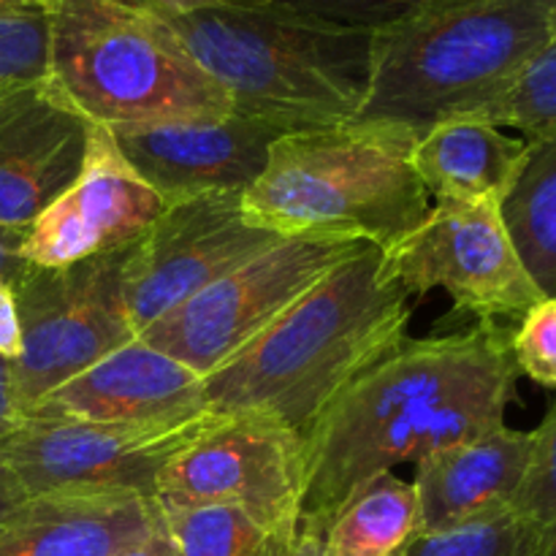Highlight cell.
<instances>
[{"label":"cell","instance_id":"obj_4","mask_svg":"<svg viewBox=\"0 0 556 556\" xmlns=\"http://www.w3.org/2000/svg\"><path fill=\"white\" fill-rule=\"evenodd\" d=\"M416 141L400 125L356 119L280 136L264 174L242 193L244 215L277 237L391 248L429 215L413 166Z\"/></svg>","mask_w":556,"mask_h":556},{"label":"cell","instance_id":"obj_29","mask_svg":"<svg viewBox=\"0 0 556 556\" xmlns=\"http://www.w3.org/2000/svg\"><path fill=\"white\" fill-rule=\"evenodd\" d=\"M22 348V324L11 282H0V358L14 362Z\"/></svg>","mask_w":556,"mask_h":556},{"label":"cell","instance_id":"obj_18","mask_svg":"<svg viewBox=\"0 0 556 556\" xmlns=\"http://www.w3.org/2000/svg\"><path fill=\"white\" fill-rule=\"evenodd\" d=\"M532 456V432L497 427L416 462L421 532H440L514 505Z\"/></svg>","mask_w":556,"mask_h":556},{"label":"cell","instance_id":"obj_26","mask_svg":"<svg viewBox=\"0 0 556 556\" xmlns=\"http://www.w3.org/2000/svg\"><path fill=\"white\" fill-rule=\"evenodd\" d=\"M49 74L47 14L0 20V92L9 87L41 81Z\"/></svg>","mask_w":556,"mask_h":556},{"label":"cell","instance_id":"obj_30","mask_svg":"<svg viewBox=\"0 0 556 556\" xmlns=\"http://www.w3.org/2000/svg\"><path fill=\"white\" fill-rule=\"evenodd\" d=\"M22 405L20 396H16V383H14V367L11 362L0 358V445L16 429V424L22 421Z\"/></svg>","mask_w":556,"mask_h":556},{"label":"cell","instance_id":"obj_14","mask_svg":"<svg viewBox=\"0 0 556 556\" xmlns=\"http://www.w3.org/2000/svg\"><path fill=\"white\" fill-rule=\"evenodd\" d=\"M134 172L163 204L210 193H244L264 174L269 150L286 130L231 112L112 130Z\"/></svg>","mask_w":556,"mask_h":556},{"label":"cell","instance_id":"obj_19","mask_svg":"<svg viewBox=\"0 0 556 556\" xmlns=\"http://www.w3.org/2000/svg\"><path fill=\"white\" fill-rule=\"evenodd\" d=\"M530 144L481 119H445L418 136L413 166L427 195L459 204L508 199L525 168Z\"/></svg>","mask_w":556,"mask_h":556},{"label":"cell","instance_id":"obj_2","mask_svg":"<svg viewBox=\"0 0 556 556\" xmlns=\"http://www.w3.org/2000/svg\"><path fill=\"white\" fill-rule=\"evenodd\" d=\"M410 296L367 244L204 378L217 416H264L304 438L337 396L407 337Z\"/></svg>","mask_w":556,"mask_h":556},{"label":"cell","instance_id":"obj_5","mask_svg":"<svg viewBox=\"0 0 556 556\" xmlns=\"http://www.w3.org/2000/svg\"><path fill=\"white\" fill-rule=\"evenodd\" d=\"M556 0H467L375 30L369 90L356 123L424 136L492 101L546 47Z\"/></svg>","mask_w":556,"mask_h":556},{"label":"cell","instance_id":"obj_28","mask_svg":"<svg viewBox=\"0 0 556 556\" xmlns=\"http://www.w3.org/2000/svg\"><path fill=\"white\" fill-rule=\"evenodd\" d=\"M510 348L521 375L556 391V296H543L521 315Z\"/></svg>","mask_w":556,"mask_h":556},{"label":"cell","instance_id":"obj_12","mask_svg":"<svg viewBox=\"0 0 556 556\" xmlns=\"http://www.w3.org/2000/svg\"><path fill=\"white\" fill-rule=\"evenodd\" d=\"M280 239L248 220L242 193H210L163 206L125 264L123 293L134 334Z\"/></svg>","mask_w":556,"mask_h":556},{"label":"cell","instance_id":"obj_25","mask_svg":"<svg viewBox=\"0 0 556 556\" xmlns=\"http://www.w3.org/2000/svg\"><path fill=\"white\" fill-rule=\"evenodd\" d=\"M514 510L527 521L543 556H556V396L541 427L532 429V456Z\"/></svg>","mask_w":556,"mask_h":556},{"label":"cell","instance_id":"obj_15","mask_svg":"<svg viewBox=\"0 0 556 556\" xmlns=\"http://www.w3.org/2000/svg\"><path fill=\"white\" fill-rule=\"evenodd\" d=\"M90 130L49 79L0 92V226L27 228L79 177Z\"/></svg>","mask_w":556,"mask_h":556},{"label":"cell","instance_id":"obj_32","mask_svg":"<svg viewBox=\"0 0 556 556\" xmlns=\"http://www.w3.org/2000/svg\"><path fill=\"white\" fill-rule=\"evenodd\" d=\"M27 497H30V494L22 489V483L16 481L14 472L0 462V532L11 525V519H14L16 510L25 505Z\"/></svg>","mask_w":556,"mask_h":556},{"label":"cell","instance_id":"obj_33","mask_svg":"<svg viewBox=\"0 0 556 556\" xmlns=\"http://www.w3.org/2000/svg\"><path fill=\"white\" fill-rule=\"evenodd\" d=\"M152 5L172 11H206V9H261L277 0H147Z\"/></svg>","mask_w":556,"mask_h":556},{"label":"cell","instance_id":"obj_21","mask_svg":"<svg viewBox=\"0 0 556 556\" xmlns=\"http://www.w3.org/2000/svg\"><path fill=\"white\" fill-rule=\"evenodd\" d=\"M500 212L525 269L543 296H556V136L530 144Z\"/></svg>","mask_w":556,"mask_h":556},{"label":"cell","instance_id":"obj_34","mask_svg":"<svg viewBox=\"0 0 556 556\" xmlns=\"http://www.w3.org/2000/svg\"><path fill=\"white\" fill-rule=\"evenodd\" d=\"M123 556H182V554H179V548L174 546V541L168 538L163 521H157V527L152 530V535L144 538L139 546H134L130 552H125Z\"/></svg>","mask_w":556,"mask_h":556},{"label":"cell","instance_id":"obj_6","mask_svg":"<svg viewBox=\"0 0 556 556\" xmlns=\"http://www.w3.org/2000/svg\"><path fill=\"white\" fill-rule=\"evenodd\" d=\"M49 85L92 125L231 114L226 90L141 0H49Z\"/></svg>","mask_w":556,"mask_h":556},{"label":"cell","instance_id":"obj_36","mask_svg":"<svg viewBox=\"0 0 556 556\" xmlns=\"http://www.w3.org/2000/svg\"><path fill=\"white\" fill-rule=\"evenodd\" d=\"M293 556H326L324 543H320L318 532L302 525V530H299L296 548H293Z\"/></svg>","mask_w":556,"mask_h":556},{"label":"cell","instance_id":"obj_3","mask_svg":"<svg viewBox=\"0 0 556 556\" xmlns=\"http://www.w3.org/2000/svg\"><path fill=\"white\" fill-rule=\"evenodd\" d=\"M150 5L190 58L226 90L231 112L286 134L345 125L372 76L375 30L337 25L277 3L172 11Z\"/></svg>","mask_w":556,"mask_h":556},{"label":"cell","instance_id":"obj_17","mask_svg":"<svg viewBox=\"0 0 556 556\" xmlns=\"http://www.w3.org/2000/svg\"><path fill=\"white\" fill-rule=\"evenodd\" d=\"M161 521L139 492L65 489L33 494L0 532V556H123Z\"/></svg>","mask_w":556,"mask_h":556},{"label":"cell","instance_id":"obj_7","mask_svg":"<svg viewBox=\"0 0 556 556\" xmlns=\"http://www.w3.org/2000/svg\"><path fill=\"white\" fill-rule=\"evenodd\" d=\"M364 248L367 242L334 237H282L147 326L136 340L206 378Z\"/></svg>","mask_w":556,"mask_h":556},{"label":"cell","instance_id":"obj_23","mask_svg":"<svg viewBox=\"0 0 556 556\" xmlns=\"http://www.w3.org/2000/svg\"><path fill=\"white\" fill-rule=\"evenodd\" d=\"M459 119V117H456ZM465 119L516 128L521 139L535 144L556 136V30L546 47L516 74L503 92L467 114Z\"/></svg>","mask_w":556,"mask_h":556},{"label":"cell","instance_id":"obj_35","mask_svg":"<svg viewBox=\"0 0 556 556\" xmlns=\"http://www.w3.org/2000/svg\"><path fill=\"white\" fill-rule=\"evenodd\" d=\"M49 0H0V20L47 11Z\"/></svg>","mask_w":556,"mask_h":556},{"label":"cell","instance_id":"obj_10","mask_svg":"<svg viewBox=\"0 0 556 556\" xmlns=\"http://www.w3.org/2000/svg\"><path fill=\"white\" fill-rule=\"evenodd\" d=\"M380 280L407 296L443 288L456 313L492 324L521 318L543 299L497 204L438 201L410 233L380 250Z\"/></svg>","mask_w":556,"mask_h":556},{"label":"cell","instance_id":"obj_16","mask_svg":"<svg viewBox=\"0 0 556 556\" xmlns=\"http://www.w3.org/2000/svg\"><path fill=\"white\" fill-rule=\"evenodd\" d=\"M204 410L210 407L199 372L141 340H130L65 380L27 413L98 424H139Z\"/></svg>","mask_w":556,"mask_h":556},{"label":"cell","instance_id":"obj_20","mask_svg":"<svg viewBox=\"0 0 556 556\" xmlns=\"http://www.w3.org/2000/svg\"><path fill=\"white\" fill-rule=\"evenodd\" d=\"M304 527L318 532L326 556H400L421 527L416 486L383 472L353 492L329 519Z\"/></svg>","mask_w":556,"mask_h":556},{"label":"cell","instance_id":"obj_27","mask_svg":"<svg viewBox=\"0 0 556 556\" xmlns=\"http://www.w3.org/2000/svg\"><path fill=\"white\" fill-rule=\"evenodd\" d=\"M282 3L320 16V20L337 22V25L383 30V27L418 20V16L451 9V5L467 3V0H282Z\"/></svg>","mask_w":556,"mask_h":556},{"label":"cell","instance_id":"obj_8","mask_svg":"<svg viewBox=\"0 0 556 556\" xmlns=\"http://www.w3.org/2000/svg\"><path fill=\"white\" fill-rule=\"evenodd\" d=\"M134 244L60 269L27 264L11 282L22 324L20 356L11 362L22 413L136 340L123 293Z\"/></svg>","mask_w":556,"mask_h":556},{"label":"cell","instance_id":"obj_9","mask_svg":"<svg viewBox=\"0 0 556 556\" xmlns=\"http://www.w3.org/2000/svg\"><path fill=\"white\" fill-rule=\"evenodd\" d=\"M307 497L304 438L264 416H217L157 476V510L233 505L296 535Z\"/></svg>","mask_w":556,"mask_h":556},{"label":"cell","instance_id":"obj_13","mask_svg":"<svg viewBox=\"0 0 556 556\" xmlns=\"http://www.w3.org/2000/svg\"><path fill=\"white\" fill-rule=\"evenodd\" d=\"M163 201L119 152L112 130L92 125L79 177L27 226V264L60 269L128 248L161 217Z\"/></svg>","mask_w":556,"mask_h":556},{"label":"cell","instance_id":"obj_22","mask_svg":"<svg viewBox=\"0 0 556 556\" xmlns=\"http://www.w3.org/2000/svg\"><path fill=\"white\" fill-rule=\"evenodd\" d=\"M182 556H293L296 535L271 530L233 505L157 510Z\"/></svg>","mask_w":556,"mask_h":556},{"label":"cell","instance_id":"obj_11","mask_svg":"<svg viewBox=\"0 0 556 556\" xmlns=\"http://www.w3.org/2000/svg\"><path fill=\"white\" fill-rule=\"evenodd\" d=\"M215 418L217 413L204 410L163 421L98 424L25 413L0 445V462L30 497L65 489H119L152 497L163 467Z\"/></svg>","mask_w":556,"mask_h":556},{"label":"cell","instance_id":"obj_1","mask_svg":"<svg viewBox=\"0 0 556 556\" xmlns=\"http://www.w3.org/2000/svg\"><path fill=\"white\" fill-rule=\"evenodd\" d=\"M519 378L510 329L492 320L427 340L405 337L304 434L302 525L326 521L394 467L505 427Z\"/></svg>","mask_w":556,"mask_h":556},{"label":"cell","instance_id":"obj_31","mask_svg":"<svg viewBox=\"0 0 556 556\" xmlns=\"http://www.w3.org/2000/svg\"><path fill=\"white\" fill-rule=\"evenodd\" d=\"M27 228L0 226V282H14L25 271L27 261L22 255Z\"/></svg>","mask_w":556,"mask_h":556},{"label":"cell","instance_id":"obj_24","mask_svg":"<svg viewBox=\"0 0 556 556\" xmlns=\"http://www.w3.org/2000/svg\"><path fill=\"white\" fill-rule=\"evenodd\" d=\"M400 556H543L535 535L514 510H492L440 532H421Z\"/></svg>","mask_w":556,"mask_h":556}]
</instances>
